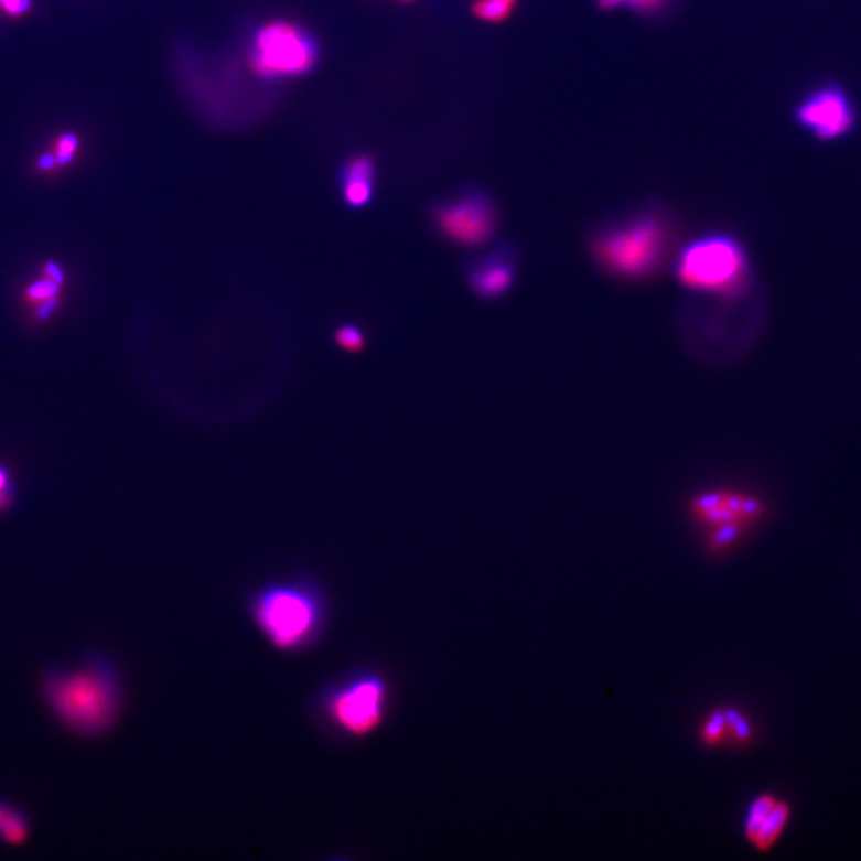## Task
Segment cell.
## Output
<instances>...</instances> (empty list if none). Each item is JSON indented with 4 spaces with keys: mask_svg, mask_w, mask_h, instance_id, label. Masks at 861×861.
<instances>
[{
    "mask_svg": "<svg viewBox=\"0 0 861 861\" xmlns=\"http://www.w3.org/2000/svg\"><path fill=\"white\" fill-rule=\"evenodd\" d=\"M42 692L61 724L82 738L105 734L123 709V681L105 654L89 653L77 667L49 668Z\"/></svg>",
    "mask_w": 861,
    "mask_h": 861,
    "instance_id": "obj_1",
    "label": "cell"
},
{
    "mask_svg": "<svg viewBox=\"0 0 861 861\" xmlns=\"http://www.w3.org/2000/svg\"><path fill=\"white\" fill-rule=\"evenodd\" d=\"M249 620L267 645L282 654H302L326 634V592L306 577L282 578L257 585L246 600Z\"/></svg>",
    "mask_w": 861,
    "mask_h": 861,
    "instance_id": "obj_2",
    "label": "cell"
},
{
    "mask_svg": "<svg viewBox=\"0 0 861 861\" xmlns=\"http://www.w3.org/2000/svg\"><path fill=\"white\" fill-rule=\"evenodd\" d=\"M392 684L380 668L359 667L329 681L314 698L321 727L343 741H364L384 728L392 706Z\"/></svg>",
    "mask_w": 861,
    "mask_h": 861,
    "instance_id": "obj_3",
    "label": "cell"
},
{
    "mask_svg": "<svg viewBox=\"0 0 861 861\" xmlns=\"http://www.w3.org/2000/svg\"><path fill=\"white\" fill-rule=\"evenodd\" d=\"M675 275L695 294L734 299L742 294L749 281L750 263L738 239L709 235L681 249Z\"/></svg>",
    "mask_w": 861,
    "mask_h": 861,
    "instance_id": "obj_4",
    "label": "cell"
},
{
    "mask_svg": "<svg viewBox=\"0 0 861 861\" xmlns=\"http://www.w3.org/2000/svg\"><path fill=\"white\" fill-rule=\"evenodd\" d=\"M668 249L666 225L653 216L603 232L592 251L596 263L611 277L625 281L646 280L663 267Z\"/></svg>",
    "mask_w": 861,
    "mask_h": 861,
    "instance_id": "obj_5",
    "label": "cell"
},
{
    "mask_svg": "<svg viewBox=\"0 0 861 861\" xmlns=\"http://www.w3.org/2000/svg\"><path fill=\"white\" fill-rule=\"evenodd\" d=\"M313 39L291 21H270L254 37L251 64L267 78L298 77L316 63Z\"/></svg>",
    "mask_w": 861,
    "mask_h": 861,
    "instance_id": "obj_6",
    "label": "cell"
},
{
    "mask_svg": "<svg viewBox=\"0 0 861 861\" xmlns=\"http://www.w3.org/2000/svg\"><path fill=\"white\" fill-rule=\"evenodd\" d=\"M434 225L442 237L466 248L491 241L496 230L495 206L487 196L471 192L434 209Z\"/></svg>",
    "mask_w": 861,
    "mask_h": 861,
    "instance_id": "obj_7",
    "label": "cell"
},
{
    "mask_svg": "<svg viewBox=\"0 0 861 861\" xmlns=\"http://www.w3.org/2000/svg\"><path fill=\"white\" fill-rule=\"evenodd\" d=\"M692 516L709 530L723 527L749 528L763 516L764 507L755 496L741 492L712 491L695 496L691 502Z\"/></svg>",
    "mask_w": 861,
    "mask_h": 861,
    "instance_id": "obj_8",
    "label": "cell"
},
{
    "mask_svg": "<svg viewBox=\"0 0 861 861\" xmlns=\"http://www.w3.org/2000/svg\"><path fill=\"white\" fill-rule=\"evenodd\" d=\"M517 277V262L510 249H496L484 259L474 260L466 270L471 291L482 300L505 298Z\"/></svg>",
    "mask_w": 861,
    "mask_h": 861,
    "instance_id": "obj_9",
    "label": "cell"
},
{
    "mask_svg": "<svg viewBox=\"0 0 861 861\" xmlns=\"http://www.w3.org/2000/svg\"><path fill=\"white\" fill-rule=\"evenodd\" d=\"M799 120L820 138L844 134L853 121L849 101L839 89L828 88L804 103Z\"/></svg>",
    "mask_w": 861,
    "mask_h": 861,
    "instance_id": "obj_10",
    "label": "cell"
},
{
    "mask_svg": "<svg viewBox=\"0 0 861 861\" xmlns=\"http://www.w3.org/2000/svg\"><path fill=\"white\" fill-rule=\"evenodd\" d=\"M374 162L369 157H356L343 170V200L349 208H364L374 196Z\"/></svg>",
    "mask_w": 861,
    "mask_h": 861,
    "instance_id": "obj_11",
    "label": "cell"
},
{
    "mask_svg": "<svg viewBox=\"0 0 861 861\" xmlns=\"http://www.w3.org/2000/svg\"><path fill=\"white\" fill-rule=\"evenodd\" d=\"M788 818V804L782 801L775 803L773 810L769 812V816L764 818L760 830L756 831L752 844L755 846L760 852H766V850H769L771 847L777 842V839L781 838L784 828L787 827Z\"/></svg>",
    "mask_w": 861,
    "mask_h": 861,
    "instance_id": "obj_12",
    "label": "cell"
},
{
    "mask_svg": "<svg viewBox=\"0 0 861 861\" xmlns=\"http://www.w3.org/2000/svg\"><path fill=\"white\" fill-rule=\"evenodd\" d=\"M30 836V817L23 809L13 804L2 824H0V841L7 846H21Z\"/></svg>",
    "mask_w": 861,
    "mask_h": 861,
    "instance_id": "obj_13",
    "label": "cell"
},
{
    "mask_svg": "<svg viewBox=\"0 0 861 861\" xmlns=\"http://www.w3.org/2000/svg\"><path fill=\"white\" fill-rule=\"evenodd\" d=\"M700 741L707 746H718L729 741L727 710H713L700 728Z\"/></svg>",
    "mask_w": 861,
    "mask_h": 861,
    "instance_id": "obj_14",
    "label": "cell"
},
{
    "mask_svg": "<svg viewBox=\"0 0 861 861\" xmlns=\"http://www.w3.org/2000/svg\"><path fill=\"white\" fill-rule=\"evenodd\" d=\"M775 803H777V799H775L773 795H763L760 796V798H756L755 803L750 807L749 816H746L745 821V836L750 842L755 838L756 831L760 830L764 818L769 816Z\"/></svg>",
    "mask_w": 861,
    "mask_h": 861,
    "instance_id": "obj_15",
    "label": "cell"
},
{
    "mask_svg": "<svg viewBox=\"0 0 861 861\" xmlns=\"http://www.w3.org/2000/svg\"><path fill=\"white\" fill-rule=\"evenodd\" d=\"M334 342L348 353H359L366 345V335L357 324L345 323L335 329Z\"/></svg>",
    "mask_w": 861,
    "mask_h": 861,
    "instance_id": "obj_16",
    "label": "cell"
},
{
    "mask_svg": "<svg viewBox=\"0 0 861 861\" xmlns=\"http://www.w3.org/2000/svg\"><path fill=\"white\" fill-rule=\"evenodd\" d=\"M728 724H729V741L738 743V745H745L752 741L753 728L752 723L743 717L742 712L735 709H727Z\"/></svg>",
    "mask_w": 861,
    "mask_h": 861,
    "instance_id": "obj_17",
    "label": "cell"
},
{
    "mask_svg": "<svg viewBox=\"0 0 861 861\" xmlns=\"http://www.w3.org/2000/svg\"><path fill=\"white\" fill-rule=\"evenodd\" d=\"M513 0H482L475 6V13L484 20H502L507 15Z\"/></svg>",
    "mask_w": 861,
    "mask_h": 861,
    "instance_id": "obj_18",
    "label": "cell"
},
{
    "mask_svg": "<svg viewBox=\"0 0 861 861\" xmlns=\"http://www.w3.org/2000/svg\"><path fill=\"white\" fill-rule=\"evenodd\" d=\"M56 288H58V286H56L55 280L37 282V284L32 286L30 289V299L32 302H44V300L55 295Z\"/></svg>",
    "mask_w": 861,
    "mask_h": 861,
    "instance_id": "obj_19",
    "label": "cell"
},
{
    "mask_svg": "<svg viewBox=\"0 0 861 861\" xmlns=\"http://www.w3.org/2000/svg\"><path fill=\"white\" fill-rule=\"evenodd\" d=\"M75 149H77V139H75L74 136H64L60 141L58 148H56V150H58V160H56V162H69V160L73 159Z\"/></svg>",
    "mask_w": 861,
    "mask_h": 861,
    "instance_id": "obj_20",
    "label": "cell"
},
{
    "mask_svg": "<svg viewBox=\"0 0 861 861\" xmlns=\"http://www.w3.org/2000/svg\"><path fill=\"white\" fill-rule=\"evenodd\" d=\"M30 7L31 0H0V9L13 17L23 15Z\"/></svg>",
    "mask_w": 861,
    "mask_h": 861,
    "instance_id": "obj_21",
    "label": "cell"
},
{
    "mask_svg": "<svg viewBox=\"0 0 861 861\" xmlns=\"http://www.w3.org/2000/svg\"><path fill=\"white\" fill-rule=\"evenodd\" d=\"M10 503V493H9V485H7V477L6 474L0 471V510L3 509V507L9 506Z\"/></svg>",
    "mask_w": 861,
    "mask_h": 861,
    "instance_id": "obj_22",
    "label": "cell"
},
{
    "mask_svg": "<svg viewBox=\"0 0 861 861\" xmlns=\"http://www.w3.org/2000/svg\"><path fill=\"white\" fill-rule=\"evenodd\" d=\"M628 2H631L632 6L637 7V9H649V7L657 6L660 0H628Z\"/></svg>",
    "mask_w": 861,
    "mask_h": 861,
    "instance_id": "obj_23",
    "label": "cell"
},
{
    "mask_svg": "<svg viewBox=\"0 0 861 861\" xmlns=\"http://www.w3.org/2000/svg\"><path fill=\"white\" fill-rule=\"evenodd\" d=\"M13 804L6 801V799H0V824H2L3 818H6L7 814H9V810L12 809Z\"/></svg>",
    "mask_w": 861,
    "mask_h": 861,
    "instance_id": "obj_24",
    "label": "cell"
},
{
    "mask_svg": "<svg viewBox=\"0 0 861 861\" xmlns=\"http://www.w3.org/2000/svg\"><path fill=\"white\" fill-rule=\"evenodd\" d=\"M624 2V0H600L603 7H614L617 3Z\"/></svg>",
    "mask_w": 861,
    "mask_h": 861,
    "instance_id": "obj_25",
    "label": "cell"
},
{
    "mask_svg": "<svg viewBox=\"0 0 861 861\" xmlns=\"http://www.w3.org/2000/svg\"><path fill=\"white\" fill-rule=\"evenodd\" d=\"M401 2H412V0H401Z\"/></svg>",
    "mask_w": 861,
    "mask_h": 861,
    "instance_id": "obj_26",
    "label": "cell"
}]
</instances>
